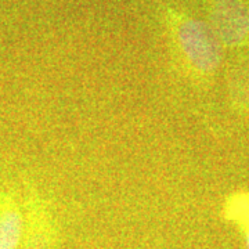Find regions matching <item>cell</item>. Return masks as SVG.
<instances>
[{"label": "cell", "mask_w": 249, "mask_h": 249, "mask_svg": "<svg viewBox=\"0 0 249 249\" xmlns=\"http://www.w3.org/2000/svg\"><path fill=\"white\" fill-rule=\"evenodd\" d=\"M178 39L188 62L198 71L213 72L222 58L220 40L209 24L186 18L178 27Z\"/></svg>", "instance_id": "6da1fadb"}, {"label": "cell", "mask_w": 249, "mask_h": 249, "mask_svg": "<svg viewBox=\"0 0 249 249\" xmlns=\"http://www.w3.org/2000/svg\"><path fill=\"white\" fill-rule=\"evenodd\" d=\"M209 25L220 43L242 45L249 40V6L244 0H212Z\"/></svg>", "instance_id": "7a4b0ae2"}, {"label": "cell", "mask_w": 249, "mask_h": 249, "mask_svg": "<svg viewBox=\"0 0 249 249\" xmlns=\"http://www.w3.org/2000/svg\"><path fill=\"white\" fill-rule=\"evenodd\" d=\"M22 235V216L10 198L0 206V249H17Z\"/></svg>", "instance_id": "3957f363"}, {"label": "cell", "mask_w": 249, "mask_h": 249, "mask_svg": "<svg viewBox=\"0 0 249 249\" xmlns=\"http://www.w3.org/2000/svg\"><path fill=\"white\" fill-rule=\"evenodd\" d=\"M247 244H248V249H249V232H248V237H247Z\"/></svg>", "instance_id": "277c9868"}]
</instances>
